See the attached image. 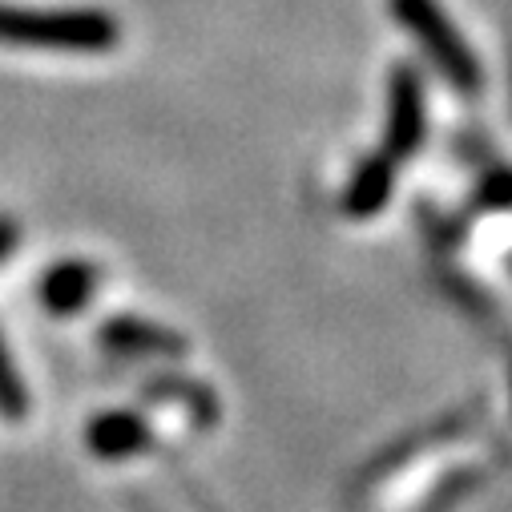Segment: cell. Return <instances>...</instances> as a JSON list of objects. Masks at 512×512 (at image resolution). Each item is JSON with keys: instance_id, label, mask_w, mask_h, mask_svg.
Returning a JSON list of instances; mask_svg holds the SVG:
<instances>
[{"instance_id": "obj_9", "label": "cell", "mask_w": 512, "mask_h": 512, "mask_svg": "<svg viewBox=\"0 0 512 512\" xmlns=\"http://www.w3.org/2000/svg\"><path fill=\"white\" fill-rule=\"evenodd\" d=\"M480 206H488V210H504V206H508V174H504L500 166L488 170L484 190H480Z\"/></svg>"}, {"instance_id": "obj_5", "label": "cell", "mask_w": 512, "mask_h": 512, "mask_svg": "<svg viewBox=\"0 0 512 512\" xmlns=\"http://www.w3.org/2000/svg\"><path fill=\"white\" fill-rule=\"evenodd\" d=\"M392 190H396V162L388 154H371L355 166L339 206H343L347 218L367 222V218L383 214V206L392 202Z\"/></svg>"}, {"instance_id": "obj_7", "label": "cell", "mask_w": 512, "mask_h": 512, "mask_svg": "<svg viewBox=\"0 0 512 512\" xmlns=\"http://www.w3.org/2000/svg\"><path fill=\"white\" fill-rule=\"evenodd\" d=\"M101 343L121 355H186V339L138 315H113L101 327Z\"/></svg>"}, {"instance_id": "obj_8", "label": "cell", "mask_w": 512, "mask_h": 512, "mask_svg": "<svg viewBox=\"0 0 512 512\" xmlns=\"http://www.w3.org/2000/svg\"><path fill=\"white\" fill-rule=\"evenodd\" d=\"M0 416H9V420H25L29 416V388H25V379L13 367L5 335H0Z\"/></svg>"}, {"instance_id": "obj_10", "label": "cell", "mask_w": 512, "mask_h": 512, "mask_svg": "<svg viewBox=\"0 0 512 512\" xmlns=\"http://www.w3.org/2000/svg\"><path fill=\"white\" fill-rule=\"evenodd\" d=\"M17 238H21V226H17V218L0 214V263H5L9 254L17 250Z\"/></svg>"}, {"instance_id": "obj_4", "label": "cell", "mask_w": 512, "mask_h": 512, "mask_svg": "<svg viewBox=\"0 0 512 512\" xmlns=\"http://www.w3.org/2000/svg\"><path fill=\"white\" fill-rule=\"evenodd\" d=\"M154 444L150 424L138 412H101L85 424V448L101 460H130Z\"/></svg>"}, {"instance_id": "obj_6", "label": "cell", "mask_w": 512, "mask_h": 512, "mask_svg": "<svg viewBox=\"0 0 512 512\" xmlns=\"http://www.w3.org/2000/svg\"><path fill=\"white\" fill-rule=\"evenodd\" d=\"M93 295H97V267L85 259H61L41 279V303L57 319L81 315Z\"/></svg>"}, {"instance_id": "obj_2", "label": "cell", "mask_w": 512, "mask_h": 512, "mask_svg": "<svg viewBox=\"0 0 512 512\" xmlns=\"http://www.w3.org/2000/svg\"><path fill=\"white\" fill-rule=\"evenodd\" d=\"M388 9L396 17V25L416 37V45L428 53V61L440 69V77L452 89H460L464 97L484 89V69L476 61L472 45L464 41V33L456 29V21L444 13L440 0H388Z\"/></svg>"}, {"instance_id": "obj_1", "label": "cell", "mask_w": 512, "mask_h": 512, "mask_svg": "<svg viewBox=\"0 0 512 512\" xmlns=\"http://www.w3.org/2000/svg\"><path fill=\"white\" fill-rule=\"evenodd\" d=\"M0 45L97 57L121 45V21L109 9H29L0 0Z\"/></svg>"}, {"instance_id": "obj_3", "label": "cell", "mask_w": 512, "mask_h": 512, "mask_svg": "<svg viewBox=\"0 0 512 512\" xmlns=\"http://www.w3.org/2000/svg\"><path fill=\"white\" fill-rule=\"evenodd\" d=\"M428 138V97L424 77L416 65H396L388 77V134H383V154L392 162L416 158Z\"/></svg>"}]
</instances>
